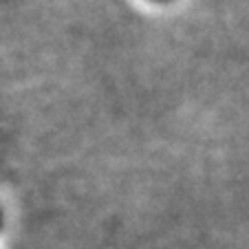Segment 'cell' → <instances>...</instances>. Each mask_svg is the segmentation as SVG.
<instances>
[{"label": "cell", "mask_w": 249, "mask_h": 249, "mask_svg": "<svg viewBox=\"0 0 249 249\" xmlns=\"http://www.w3.org/2000/svg\"><path fill=\"white\" fill-rule=\"evenodd\" d=\"M0 227H2V212H0Z\"/></svg>", "instance_id": "1"}, {"label": "cell", "mask_w": 249, "mask_h": 249, "mask_svg": "<svg viewBox=\"0 0 249 249\" xmlns=\"http://www.w3.org/2000/svg\"><path fill=\"white\" fill-rule=\"evenodd\" d=\"M157 2H168V0H157Z\"/></svg>", "instance_id": "2"}]
</instances>
